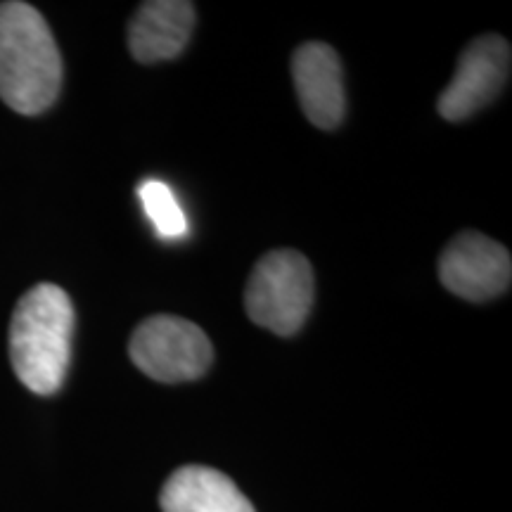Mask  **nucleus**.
Returning <instances> with one entry per match:
<instances>
[{
    "label": "nucleus",
    "instance_id": "f03ea898",
    "mask_svg": "<svg viewBox=\"0 0 512 512\" xmlns=\"http://www.w3.org/2000/svg\"><path fill=\"white\" fill-rule=\"evenodd\" d=\"M74 306L69 294L41 283L24 294L10 320V361L29 392L48 396L62 387L72 358Z\"/></svg>",
    "mask_w": 512,
    "mask_h": 512
},
{
    "label": "nucleus",
    "instance_id": "6e6552de",
    "mask_svg": "<svg viewBox=\"0 0 512 512\" xmlns=\"http://www.w3.org/2000/svg\"><path fill=\"white\" fill-rule=\"evenodd\" d=\"M195 29L188 0H147L128 24V48L138 62L152 64L181 55Z\"/></svg>",
    "mask_w": 512,
    "mask_h": 512
},
{
    "label": "nucleus",
    "instance_id": "9d476101",
    "mask_svg": "<svg viewBox=\"0 0 512 512\" xmlns=\"http://www.w3.org/2000/svg\"><path fill=\"white\" fill-rule=\"evenodd\" d=\"M140 202H143L145 214L155 223L157 233L166 240L183 238L188 230V221H185L183 209L178 207L176 195L171 188L162 181H145L138 188Z\"/></svg>",
    "mask_w": 512,
    "mask_h": 512
},
{
    "label": "nucleus",
    "instance_id": "7ed1b4c3",
    "mask_svg": "<svg viewBox=\"0 0 512 512\" xmlns=\"http://www.w3.org/2000/svg\"><path fill=\"white\" fill-rule=\"evenodd\" d=\"M313 306V271L294 249L268 252L254 266L245 290L247 316L275 335L302 330Z\"/></svg>",
    "mask_w": 512,
    "mask_h": 512
},
{
    "label": "nucleus",
    "instance_id": "1a4fd4ad",
    "mask_svg": "<svg viewBox=\"0 0 512 512\" xmlns=\"http://www.w3.org/2000/svg\"><path fill=\"white\" fill-rule=\"evenodd\" d=\"M159 505L164 512H256L233 479L204 465H185L166 479Z\"/></svg>",
    "mask_w": 512,
    "mask_h": 512
},
{
    "label": "nucleus",
    "instance_id": "20e7f679",
    "mask_svg": "<svg viewBox=\"0 0 512 512\" xmlns=\"http://www.w3.org/2000/svg\"><path fill=\"white\" fill-rule=\"evenodd\" d=\"M128 351L138 370L166 384L197 380L214 361V347L204 330L169 313L143 320L133 332Z\"/></svg>",
    "mask_w": 512,
    "mask_h": 512
},
{
    "label": "nucleus",
    "instance_id": "f257e3e1",
    "mask_svg": "<svg viewBox=\"0 0 512 512\" xmlns=\"http://www.w3.org/2000/svg\"><path fill=\"white\" fill-rule=\"evenodd\" d=\"M62 88L53 31L29 3H0V98L19 114H41Z\"/></svg>",
    "mask_w": 512,
    "mask_h": 512
},
{
    "label": "nucleus",
    "instance_id": "39448f33",
    "mask_svg": "<svg viewBox=\"0 0 512 512\" xmlns=\"http://www.w3.org/2000/svg\"><path fill=\"white\" fill-rule=\"evenodd\" d=\"M510 43L503 36H479L458 57L456 74L441 91L437 110L448 121H465L494 102L510 76Z\"/></svg>",
    "mask_w": 512,
    "mask_h": 512
},
{
    "label": "nucleus",
    "instance_id": "0eeeda50",
    "mask_svg": "<svg viewBox=\"0 0 512 512\" xmlns=\"http://www.w3.org/2000/svg\"><path fill=\"white\" fill-rule=\"evenodd\" d=\"M292 79L306 119L313 126L332 131L342 124L347 110L344 74L339 55L328 43H304L292 55Z\"/></svg>",
    "mask_w": 512,
    "mask_h": 512
},
{
    "label": "nucleus",
    "instance_id": "423d86ee",
    "mask_svg": "<svg viewBox=\"0 0 512 512\" xmlns=\"http://www.w3.org/2000/svg\"><path fill=\"white\" fill-rule=\"evenodd\" d=\"M439 278L446 290L467 302H486L510 287V252L486 235L467 230L441 254Z\"/></svg>",
    "mask_w": 512,
    "mask_h": 512
}]
</instances>
